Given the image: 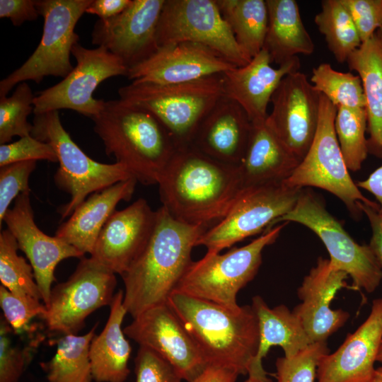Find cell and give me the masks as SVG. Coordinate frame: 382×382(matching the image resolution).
<instances>
[{
	"instance_id": "cell-38",
	"label": "cell",
	"mask_w": 382,
	"mask_h": 382,
	"mask_svg": "<svg viewBox=\"0 0 382 382\" xmlns=\"http://www.w3.org/2000/svg\"><path fill=\"white\" fill-rule=\"evenodd\" d=\"M330 353L326 342H314L291 358L276 360L277 382H314L321 358Z\"/></svg>"
},
{
	"instance_id": "cell-6",
	"label": "cell",
	"mask_w": 382,
	"mask_h": 382,
	"mask_svg": "<svg viewBox=\"0 0 382 382\" xmlns=\"http://www.w3.org/2000/svg\"><path fill=\"white\" fill-rule=\"evenodd\" d=\"M32 124L31 136L50 144L57 154L56 185L70 195V200L59 208L62 219L70 216L91 194L134 178L122 163H103L86 155L64 128L59 111L35 115Z\"/></svg>"
},
{
	"instance_id": "cell-23",
	"label": "cell",
	"mask_w": 382,
	"mask_h": 382,
	"mask_svg": "<svg viewBox=\"0 0 382 382\" xmlns=\"http://www.w3.org/2000/svg\"><path fill=\"white\" fill-rule=\"evenodd\" d=\"M264 48L245 66H236L222 74L224 95L236 101L251 122L266 120L267 107L282 79L299 71V57L277 68Z\"/></svg>"
},
{
	"instance_id": "cell-21",
	"label": "cell",
	"mask_w": 382,
	"mask_h": 382,
	"mask_svg": "<svg viewBox=\"0 0 382 382\" xmlns=\"http://www.w3.org/2000/svg\"><path fill=\"white\" fill-rule=\"evenodd\" d=\"M236 66L204 45L182 42L158 47L149 59L130 69L127 77L134 82L182 83L222 74Z\"/></svg>"
},
{
	"instance_id": "cell-17",
	"label": "cell",
	"mask_w": 382,
	"mask_h": 382,
	"mask_svg": "<svg viewBox=\"0 0 382 382\" xmlns=\"http://www.w3.org/2000/svg\"><path fill=\"white\" fill-rule=\"evenodd\" d=\"M123 330L139 346L153 349L169 361L187 382H192L208 366L195 341L166 303L142 312Z\"/></svg>"
},
{
	"instance_id": "cell-9",
	"label": "cell",
	"mask_w": 382,
	"mask_h": 382,
	"mask_svg": "<svg viewBox=\"0 0 382 382\" xmlns=\"http://www.w3.org/2000/svg\"><path fill=\"white\" fill-rule=\"evenodd\" d=\"M282 222H296L314 232L329 253L330 265L346 272L354 289L370 294L381 284L382 270L369 245L357 243L314 192L303 189L293 208L274 226Z\"/></svg>"
},
{
	"instance_id": "cell-2",
	"label": "cell",
	"mask_w": 382,
	"mask_h": 382,
	"mask_svg": "<svg viewBox=\"0 0 382 382\" xmlns=\"http://www.w3.org/2000/svg\"><path fill=\"white\" fill-rule=\"evenodd\" d=\"M156 213L149 242L121 276L125 284L123 304L133 318L167 302L192 262L191 253L197 240L209 228L180 222L162 206Z\"/></svg>"
},
{
	"instance_id": "cell-18",
	"label": "cell",
	"mask_w": 382,
	"mask_h": 382,
	"mask_svg": "<svg viewBox=\"0 0 382 382\" xmlns=\"http://www.w3.org/2000/svg\"><path fill=\"white\" fill-rule=\"evenodd\" d=\"M3 222L16 238L18 249L29 260L42 302L47 306L57 265L70 257L81 259L84 254L64 240L48 236L38 228L34 219L30 192H23L16 199Z\"/></svg>"
},
{
	"instance_id": "cell-19",
	"label": "cell",
	"mask_w": 382,
	"mask_h": 382,
	"mask_svg": "<svg viewBox=\"0 0 382 382\" xmlns=\"http://www.w3.org/2000/svg\"><path fill=\"white\" fill-rule=\"evenodd\" d=\"M156 216L143 198L115 211L100 231L91 257L122 276L149 242Z\"/></svg>"
},
{
	"instance_id": "cell-16",
	"label": "cell",
	"mask_w": 382,
	"mask_h": 382,
	"mask_svg": "<svg viewBox=\"0 0 382 382\" xmlns=\"http://www.w3.org/2000/svg\"><path fill=\"white\" fill-rule=\"evenodd\" d=\"M165 0H132L117 16L98 19L91 33L92 43L114 54L128 71L158 50L156 28Z\"/></svg>"
},
{
	"instance_id": "cell-36",
	"label": "cell",
	"mask_w": 382,
	"mask_h": 382,
	"mask_svg": "<svg viewBox=\"0 0 382 382\" xmlns=\"http://www.w3.org/2000/svg\"><path fill=\"white\" fill-rule=\"evenodd\" d=\"M311 84L334 105L349 108H364L365 98L359 75L334 69L328 63L313 69Z\"/></svg>"
},
{
	"instance_id": "cell-4",
	"label": "cell",
	"mask_w": 382,
	"mask_h": 382,
	"mask_svg": "<svg viewBox=\"0 0 382 382\" xmlns=\"http://www.w3.org/2000/svg\"><path fill=\"white\" fill-rule=\"evenodd\" d=\"M91 120L108 156L125 165L137 182L158 184L177 147L153 114L119 98L105 101Z\"/></svg>"
},
{
	"instance_id": "cell-47",
	"label": "cell",
	"mask_w": 382,
	"mask_h": 382,
	"mask_svg": "<svg viewBox=\"0 0 382 382\" xmlns=\"http://www.w3.org/2000/svg\"><path fill=\"white\" fill-rule=\"evenodd\" d=\"M132 0H92L86 13L94 14L100 20L113 18L122 12Z\"/></svg>"
},
{
	"instance_id": "cell-1",
	"label": "cell",
	"mask_w": 382,
	"mask_h": 382,
	"mask_svg": "<svg viewBox=\"0 0 382 382\" xmlns=\"http://www.w3.org/2000/svg\"><path fill=\"white\" fill-rule=\"evenodd\" d=\"M157 185L162 207L173 218L209 228L226 215L243 190L238 166L191 144L177 148Z\"/></svg>"
},
{
	"instance_id": "cell-11",
	"label": "cell",
	"mask_w": 382,
	"mask_h": 382,
	"mask_svg": "<svg viewBox=\"0 0 382 382\" xmlns=\"http://www.w3.org/2000/svg\"><path fill=\"white\" fill-rule=\"evenodd\" d=\"M303 189L284 182L243 189L226 215L202 233L196 246L219 253L265 231L293 208Z\"/></svg>"
},
{
	"instance_id": "cell-15",
	"label": "cell",
	"mask_w": 382,
	"mask_h": 382,
	"mask_svg": "<svg viewBox=\"0 0 382 382\" xmlns=\"http://www.w3.org/2000/svg\"><path fill=\"white\" fill-rule=\"evenodd\" d=\"M320 96L307 76L296 71L282 79L271 98L266 123L300 162L316 132Z\"/></svg>"
},
{
	"instance_id": "cell-50",
	"label": "cell",
	"mask_w": 382,
	"mask_h": 382,
	"mask_svg": "<svg viewBox=\"0 0 382 382\" xmlns=\"http://www.w3.org/2000/svg\"><path fill=\"white\" fill-rule=\"evenodd\" d=\"M370 382H382V366L376 368Z\"/></svg>"
},
{
	"instance_id": "cell-26",
	"label": "cell",
	"mask_w": 382,
	"mask_h": 382,
	"mask_svg": "<svg viewBox=\"0 0 382 382\" xmlns=\"http://www.w3.org/2000/svg\"><path fill=\"white\" fill-rule=\"evenodd\" d=\"M137 183L132 178L91 194L59 226L55 236L91 255L103 226L120 202L132 198Z\"/></svg>"
},
{
	"instance_id": "cell-49",
	"label": "cell",
	"mask_w": 382,
	"mask_h": 382,
	"mask_svg": "<svg viewBox=\"0 0 382 382\" xmlns=\"http://www.w3.org/2000/svg\"><path fill=\"white\" fill-rule=\"evenodd\" d=\"M359 189H363L372 194L382 213V166L373 171L366 179L357 183Z\"/></svg>"
},
{
	"instance_id": "cell-29",
	"label": "cell",
	"mask_w": 382,
	"mask_h": 382,
	"mask_svg": "<svg viewBox=\"0 0 382 382\" xmlns=\"http://www.w3.org/2000/svg\"><path fill=\"white\" fill-rule=\"evenodd\" d=\"M347 63L361 79L365 98L369 154L382 158V40L376 34L362 42Z\"/></svg>"
},
{
	"instance_id": "cell-7",
	"label": "cell",
	"mask_w": 382,
	"mask_h": 382,
	"mask_svg": "<svg viewBox=\"0 0 382 382\" xmlns=\"http://www.w3.org/2000/svg\"><path fill=\"white\" fill-rule=\"evenodd\" d=\"M286 224L279 223L248 244L224 254L206 253L190 263L174 291L238 309V291L254 279L262 263L263 250L276 241Z\"/></svg>"
},
{
	"instance_id": "cell-42",
	"label": "cell",
	"mask_w": 382,
	"mask_h": 382,
	"mask_svg": "<svg viewBox=\"0 0 382 382\" xmlns=\"http://www.w3.org/2000/svg\"><path fill=\"white\" fill-rule=\"evenodd\" d=\"M136 382H181L175 368L153 349L139 346L135 357Z\"/></svg>"
},
{
	"instance_id": "cell-34",
	"label": "cell",
	"mask_w": 382,
	"mask_h": 382,
	"mask_svg": "<svg viewBox=\"0 0 382 382\" xmlns=\"http://www.w3.org/2000/svg\"><path fill=\"white\" fill-rule=\"evenodd\" d=\"M335 130L348 170L353 172L360 170L369 154L365 109L337 108Z\"/></svg>"
},
{
	"instance_id": "cell-41",
	"label": "cell",
	"mask_w": 382,
	"mask_h": 382,
	"mask_svg": "<svg viewBox=\"0 0 382 382\" xmlns=\"http://www.w3.org/2000/svg\"><path fill=\"white\" fill-rule=\"evenodd\" d=\"M37 161H25L0 167V226L11 203L22 193L30 192L28 181Z\"/></svg>"
},
{
	"instance_id": "cell-27",
	"label": "cell",
	"mask_w": 382,
	"mask_h": 382,
	"mask_svg": "<svg viewBox=\"0 0 382 382\" xmlns=\"http://www.w3.org/2000/svg\"><path fill=\"white\" fill-rule=\"evenodd\" d=\"M250 306L257 318L260 342L248 375L269 381L262 361L272 347L279 346L284 357L291 358L312 342L300 320L285 305L270 308L260 296H255Z\"/></svg>"
},
{
	"instance_id": "cell-45",
	"label": "cell",
	"mask_w": 382,
	"mask_h": 382,
	"mask_svg": "<svg viewBox=\"0 0 382 382\" xmlns=\"http://www.w3.org/2000/svg\"><path fill=\"white\" fill-rule=\"evenodd\" d=\"M39 16L37 0H0V18H8L15 26L35 21Z\"/></svg>"
},
{
	"instance_id": "cell-53",
	"label": "cell",
	"mask_w": 382,
	"mask_h": 382,
	"mask_svg": "<svg viewBox=\"0 0 382 382\" xmlns=\"http://www.w3.org/2000/svg\"><path fill=\"white\" fill-rule=\"evenodd\" d=\"M376 34L381 38L382 40V27L378 29L376 32Z\"/></svg>"
},
{
	"instance_id": "cell-46",
	"label": "cell",
	"mask_w": 382,
	"mask_h": 382,
	"mask_svg": "<svg viewBox=\"0 0 382 382\" xmlns=\"http://www.w3.org/2000/svg\"><path fill=\"white\" fill-rule=\"evenodd\" d=\"M357 207L369 221L371 237L368 245L382 270V213L375 202L372 204L359 202Z\"/></svg>"
},
{
	"instance_id": "cell-20",
	"label": "cell",
	"mask_w": 382,
	"mask_h": 382,
	"mask_svg": "<svg viewBox=\"0 0 382 382\" xmlns=\"http://www.w3.org/2000/svg\"><path fill=\"white\" fill-rule=\"evenodd\" d=\"M348 274L333 268L328 258L320 257L298 288L301 302L293 313L302 323L312 343L326 342L350 317L342 309H332L330 303L337 292L347 286Z\"/></svg>"
},
{
	"instance_id": "cell-25",
	"label": "cell",
	"mask_w": 382,
	"mask_h": 382,
	"mask_svg": "<svg viewBox=\"0 0 382 382\" xmlns=\"http://www.w3.org/2000/svg\"><path fill=\"white\" fill-rule=\"evenodd\" d=\"M299 163L266 120L252 122L248 146L238 165L243 189L284 182Z\"/></svg>"
},
{
	"instance_id": "cell-39",
	"label": "cell",
	"mask_w": 382,
	"mask_h": 382,
	"mask_svg": "<svg viewBox=\"0 0 382 382\" xmlns=\"http://www.w3.org/2000/svg\"><path fill=\"white\" fill-rule=\"evenodd\" d=\"M0 306L3 317L13 334L23 335L32 331L31 322L36 317L43 318L47 307L40 300L17 296L0 286Z\"/></svg>"
},
{
	"instance_id": "cell-3",
	"label": "cell",
	"mask_w": 382,
	"mask_h": 382,
	"mask_svg": "<svg viewBox=\"0 0 382 382\" xmlns=\"http://www.w3.org/2000/svg\"><path fill=\"white\" fill-rule=\"evenodd\" d=\"M166 303L207 360L248 374L257 354L259 326L251 306L229 309L173 291Z\"/></svg>"
},
{
	"instance_id": "cell-28",
	"label": "cell",
	"mask_w": 382,
	"mask_h": 382,
	"mask_svg": "<svg viewBox=\"0 0 382 382\" xmlns=\"http://www.w3.org/2000/svg\"><path fill=\"white\" fill-rule=\"evenodd\" d=\"M123 299L124 291L119 290L110 305L104 328L98 335H95L91 342V372L96 382H124L130 373L128 361L132 349L122 329L127 313Z\"/></svg>"
},
{
	"instance_id": "cell-51",
	"label": "cell",
	"mask_w": 382,
	"mask_h": 382,
	"mask_svg": "<svg viewBox=\"0 0 382 382\" xmlns=\"http://www.w3.org/2000/svg\"><path fill=\"white\" fill-rule=\"evenodd\" d=\"M244 382H269V381L263 380V379H260V378H253V377L248 376V378L245 380Z\"/></svg>"
},
{
	"instance_id": "cell-40",
	"label": "cell",
	"mask_w": 382,
	"mask_h": 382,
	"mask_svg": "<svg viewBox=\"0 0 382 382\" xmlns=\"http://www.w3.org/2000/svg\"><path fill=\"white\" fill-rule=\"evenodd\" d=\"M11 328L3 316L0 323V382H18L30 363L32 348L14 343Z\"/></svg>"
},
{
	"instance_id": "cell-37",
	"label": "cell",
	"mask_w": 382,
	"mask_h": 382,
	"mask_svg": "<svg viewBox=\"0 0 382 382\" xmlns=\"http://www.w3.org/2000/svg\"><path fill=\"white\" fill-rule=\"evenodd\" d=\"M35 96L27 82L19 83L13 94L0 98V144L31 135L33 124L28 120L34 111Z\"/></svg>"
},
{
	"instance_id": "cell-35",
	"label": "cell",
	"mask_w": 382,
	"mask_h": 382,
	"mask_svg": "<svg viewBox=\"0 0 382 382\" xmlns=\"http://www.w3.org/2000/svg\"><path fill=\"white\" fill-rule=\"evenodd\" d=\"M17 241L9 230L0 233V281L13 294L22 297L42 300L33 269L30 263L18 255Z\"/></svg>"
},
{
	"instance_id": "cell-5",
	"label": "cell",
	"mask_w": 382,
	"mask_h": 382,
	"mask_svg": "<svg viewBox=\"0 0 382 382\" xmlns=\"http://www.w3.org/2000/svg\"><path fill=\"white\" fill-rule=\"evenodd\" d=\"M118 94L153 114L179 148L192 144L200 123L224 95L222 74L174 84L132 81Z\"/></svg>"
},
{
	"instance_id": "cell-52",
	"label": "cell",
	"mask_w": 382,
	"mask_h": 382,
	"mask_svg": "<svg viewBox=\"0 0 382 382\" xmlns=\"http://www.w3.org/2000/svg\"><path fill=\"white\" fill-rule=\"evenodd\" d=\"M376 361L382 363V342L379 347L378 353L376 358Z\"/></svg>"
},
{
	"instance_id": "cell-8",
	"label": "cell",
	"mask_w": 382,
	"mask_h": 382,
	"mask_svg": "<svg viewBox=\"0 0 382 382\" xmlns=\"http://www.w3.org/2000/svg\"><path fill=\"white\" fill-rule=\"evenodd\" d=\"M92 0H37L43 17L42 37L35 50L18 69L0 81V98L22 82L40 83L46 76L64 79L74 69L70 61L73 47L79 43L76 25Z\"/></svg>"
},
{
	"instance_id": "cell-48",
	"label": "cell",
	"mask_w": 382,
	"mask_h": 382,
	"mask_svg": "<svg viewBox=\"0 0 382 382\" xmlns=\"http://www.w3.org/2000/svg\"><path fill=\"white\" fill-rule=\"evenodd\" d=\"M239 374L234 369L219 365H208L192 382H236Z\"/></svg>"
},
{
	"instance_id": "cell-31",
	"label": "cell",
	"mask_w": 382,
	"mask_h": 382,
	"mask_svg": "<svg viewBox=\"0 0 382 382\" xmlns=\"http://www.w3.org/2000/svg\"><path fill=\"white\" fill-rule=\"evenodd\" d=\"M237 44L252 59L264 47L268 24L265 0H216Z\"/></svg>"
},
{
	"instance_id": "cell-12",
	"label": "cell",
	"mask_w": 382,
	"mask_h": 382,
	"mask_svg": "<svg viewBox=\"0 0 382 382\" xmlns=\"http://www.w3.org/2000/svg\"><path fill=\"white\" fill-rule=\"evenodd\" d=\"M156 40L158 47L182 42L197 43L236 66L250 62L237 44L216 0H165Z\"/></svg>"
},
{
	"instance_id": "cell-43",
	"label": "cell",
	"mask_w": 382,
	"mask_h": 382,
	"mask_svg": "<svg viewBox=\"0 0 382 382\" xmlns=\"http://www.w3.org/2000/svg\"><path fill=\"white\" fill-rule=\"evenodd\" d=\"M37 160L58 162L53 147L31 135L21 137L13 143L0 145V167L16 162Z\"/></svg>"
},
{
	"instance_id": "cell-32",
	"label": "cell",
	"mask_w": 382,
	"mask_h": 382,
	"mask_svg": "<svg viewBox=\"0 0 382 382\" xmlns=\"http://www.w3.org/2000/svg\"><path fill=\"white\" fill-rule=\"evenodd\" d=\"M97 325L85 335L66 334L58 340L54 357L40 364L49 382L91 381L89 349Z\"/></svg>"
},
{
	"instance_id": "cell-22",
	"label": "cell",
	"mask_w": 382,
	"mask_h": 382,
	"mask_svg": "<svg viewBox=\"0 0 382 382\" xmlns=\"http://www.w3.org/2000/svg\"><path fill=\"white\" fill-rule=\"evenodd\" d=\"M382 342V298L372 301L364 323L333 353L323 356L317 382H370Z\"/></svg>"
},
{
	"instance_id": "cell-10",
	"label": "cell",
	"mask_w": 382,
	"mask_h": 382,
	"mask_svg": "<svg viewBox=\"0 0 382 382\" xmlns=\"http://www.w3.org/2000/svg\"><path fill=\"white\" fill-rule=\"evenodd\" d=\"M336 112L337 107L320 93L318 122L313 142L284 183L290 187H314L328 191L340 199L357 218L361 213L358 202H374L364 197L350 176L335 130Z\"/></svg>"
},
{
	"instance_id": "cell-44",
	"label": "cell",
	"mask_w": 382,
	"mask_h": 382,
	"mask_svg": "<svg viewBox=\"0 0 382 382\" xmlns=\"http://www.w3.org/2000/svg\"><path fill=\"white\" fill-rule=\"evenodd\" d=\"M357 28L361 43L382 27V0H340Z\"/></svg>"
},
{
	"instance_id": "cell-30",
	"label": "cell",
	"mask_w": 382,
	"mask_h": 382,
	"mask_svg": "<svg viewBox=\"0 0 382 382\" xmlns=\"http://www.w3.org/2000/svg\"><path fill=\"white\" fill-rule=\"evenodd\" d=\"M268 24L263 48L278 66L298 57L311 54L313 41L306 29L295 0H265Z\"/></svg>"
},
{
	"instance_id": "cell-13",
	"label": "cell",
	"mask_w": 382,
	"mask_h": 382,
	"mask_svg": "<svg viewBox=\"0 0 382 382\" xmlns=\"http://www.w3.org/2000/svg\"><path fill=\"white\" fill-rule=\"evenodd\" d=\"M71 54L76 61V66L59 83L35 97V115L69 109L92 119L105 103L93 96L98 86L108 78L127 76L125 64L103 47L91 49L77 43Z\"/></svg>"
},
{
	"instance_id": "cell-33",
	"label": "cell",
	"mask_w": 382,
	"mask_h": 382,
	"mask_svg": "<svg viewBox=\"0 0 382 382\" xmlns=\"http://www.w3.org/2000/svg\"><path fill=\"white\" fill-rule=\"evenodd\" d=\"M314 22L340 63L347 62L361 44L353 20L340 0L322 1L321 10L315 16Z\"/></svg>"
},
{
	"instance_id": "cell-14",
	"label": "cell",
	"mask_w": 382,
	"mask_h": 382,
	"mask_svg": "<svg viewBox=\"0 0 382 382\" xmlns=\"http://www.w3.org/2000/svg\"><path fill=\"white\" fill-rule=\"evenodd\" d=\"M114 272L91 258H81L76 270L52 289L43 319L48 330L76 334L96 310L110 305L117 279Z\"/></svg>"
},
{
	"instance_id": "cell-24",
	"label": "cell",
	"mask_w": 382,
	"mask_h": 382,
	"mask_svg": "<svg viewBox=\"0 0 382 382\" xmlns=\"http://www.w3.org/2000/svg\"><path fill=\"white\" fill-rule=\"evenodd\" d=\"M251 128L252 122L244 110L223 95L200 123L191 145L218 161L238 166Z\"/></svg>"
}]
</instances>
